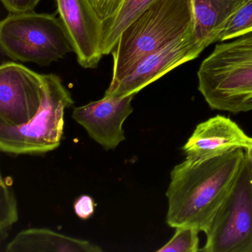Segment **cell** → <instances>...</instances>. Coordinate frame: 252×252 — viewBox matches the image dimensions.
<instances>
[{"label":"cell","instance_id":"12","mask_svg":"<svg viewBox=\"0 0 252 252\" xmlns=\"http://www.w3.org/2000/svg\"><path fill=\"white\" fill-rule=\"evenodd\" d=\"M88 240L60 234L49 228L23 230L7 245V252H102Z\"/></svg>","mask_w":252,"mask_h":252},{"label":"cell","instance_id":"3","mask_svg":"<svg viewBox=\"0 0 252 252\" xmlns=\"http://www.w3.org/2000/svg\"><path fill=\"white\" fill-rule=\"evenodd\" d=\"M199 92L213 110H252V32L215 46L197 70Z\"/></svg>","mask_w":252,"mask_h":252},{"label":"cell","instance_id":"21","mask_svg":"<svg viewBox=\"0 0 252 252\" xmlns=\"http://www.w3.org/2000/svg\"><path fill=\"white\" fill-rule=\"evenodd\" d=\"M246 151L252 162V146H251L249 148L246 149Z\"/></svg>","mask_w":252,"mask_h":252},{"label":"cell","instance_id":"5","mask_svg":"<svg viewBox=\"0 0 252 252\" xmlns=\"http://www.w3.org/2000/svg\"><path fill=\"white\" fill-rule=\"evenodd\" d=\"M44 97L36 116L26 125H0V150L14 156L43 155L57 150L64 133V112L74 101L57 75L42 74Z\"/></svg>","mask_w":252,"mask_h":252},{"label":"cell","instance_id":"1","mask_svg":"<svg viewBox=\"0 0 252 252\" xmlns=\"http://www.w3.org/2000/svg\"><path fill=\"white\" fill-rule=\"evenodd\" d=\"M244 156V149H240L201 163L185 160L176 165L166 192L168 225L206 231L229 193Z\"/></svg>","mask_w":252,"mask_h":252},{"label":"cell","instance_id":"2","mask_svg":"<svg viewBox=\"0 0 252 252\" xmlns=\"http://www.w3.org/2000/svg\"><path fill=\"white\" fill-rule=\"evenodd\" d=\"M194 29L191 0H157L121 34L113 51L110 85L120 82L142 59Z\"/></svg>","mask_w":252,"mask_h":252},{"label":"cell","instance_id":"17","mask_svg":"<svg viewBox=\"0 0 252 252\" xmlns=\"http://www.w3.org/2000/svg\"><path fill=\"white\" fill-rule=\"evenodd\" d=\"M200 232L192 226H181L175 228L173 237L158 252H197L199 249Z\"/></svg>","mask_w":252,"mask_h":252},{"label":"cell","instance_id":"16","mask_svg":"<svg viewBox=\"0 0 252 252\" xmlns=\"http://www.w3.org/2000/svg\"><path fill=\"white\" fill-rule=\"evenodd\" d=\"M250 32H252V0H243L218 36V42L231 40Z\"/></svg>","mask_w":252,"mask_h":252},{"label":"cell","instance_id":"20","mask_svg":"<svg viewBox=\"0 0 252 252\" xmlns=\"http://www.w3.org/2000/svg\"><path fill=\"white\" fill-rule=\"evenodd\" d=\"M74 211L80 219L88 220L94 215L95 211V202L88 195H82L75 201Z\"/></svg>","mask_w":252,"mask_h":252},{"label":"cell","instance_id":"7","mask_svg":"<svg viewBox=\"0 0 252 252\" xmlns=\"http://www.w3.org/2000/svg\"><path fill=\"white\" fill-rule=\"evenodd\" d=\"M42 74L14 62L0 66V125L29 123L43 101Z\"/></svg>","mask_w":252,"mask_h":252},{"label":"cell","instance_id":"10","mask_svg":"<svg viewBox=\"0 0 252 252\" xmlns=\"http://www.w3.org/2000/svg\"><path fill=\"white\" fill-rule=\"evenodd\" d=\"M134 96L104 95L98 101L75 107L72 117L104 150H114L126 139L123 125L133 112Z\"/></svg>","mask_w":252,"mask_h":252},{"label":"cell","instance_id":"13","mask_svg":"<svg viewBox=\"0 0 252 252\" xmlns=\"http://www.w3.org/2000/svg\"><path fill=\"white\" fill-rule=\"evenodd\" d=\"M243 0H191L193 36L203 49L218 42V36Z\"/></svg>","mask_w":252,"mask_h":252},{"label":"cell","instance_id":"15","mask_svg":"<svg viewBox=\"0 0 252 252\" xmlns=\"http://www.w3.org/2000/svg\"><path fill=\"white\" fill-rule=\"evenodd\" d=\"M10 177L0 178V240L8 237L10 230L19 219L17 199Z\"/></svg>","mask_w":252,"mask_h":252},{"label":"cell","instance_id":"6","mask_svg":"<svg viewBox=\"0 0 252 252\" xmlns=\"http://www.w3.org/2000/svg\"><path fill=\"white\" fill-rule=\"evenodd\" d=\"M204 252H252V162L246 150L227 197L204 231Z\"/></svg>","mask_w":252,"mask_h":252},{"label":"cell","instance_id":"8","mask_svg":"<svg viewBox=\"0 0 252 252\" xmlns=\"http://www.w3.org/2000/svg\"><path fill=\"white\" fill-rule=\"evenodd\" d=\"M203 51L194 39L193 31L186 33L142 59L120 82L110 85L104 95H135L173 69L195 60Z\"/></svg>","mask_w":252,"mask_h":252},{"label":"cell","instance_id":"14","mask_svg":"<svg viewBox=\"0 0 252 252\" xmlns=\"http://www.w3.org/2000/svg\"><path fill=\"white\" fill-rule=\"evenodd\" d=\"M157 0H124L116 14L104 22L103 32V55L113 53L118 40L124 31L146 8Z\"/></svg>","mask_w":252,"mask_h":252},{"label":"cell","instance_id":"4","mask_svg":"<svg viewBox=\"0 0 252 252\" xmlns=\"http://www.w3.org/2000/svg\"><path fill=\"white\" fill-rule=\"evenodd\" d=\"M0 47L11 60L48 66L74 52L68 33L54 14L10 13L0 23Z\"/></svg>","mask_w":252,"mask_h":252},{"label":"cell","instance_id":"19","mask_svg":"<svg viewBox=\"0 0 252 252\" xmlns=\"http://www.w3.org/2000/svg\"><path fill=\"white\" fill-rule=\"evenodd\" d=\"M41 0H1L5 9L12 14L32 12Z\"/></svg>","mask_w":252,"mask_h":252},{"label":"cell","instance_id":"18","mask_svg":"<svg viewBox=\"0 0 252 252\" xmlns=\"http://www.w3.org/2000/svg\"><path fill=\"white\" fill-rule=\"evenodd\" d=\"M103 21L111 18L122 5L124 0H91Z\"/></svg>","mask_w":252,"mask_h":252},{"label":"cell","instance_id":"11","mask_svg":"<svg viewBox=\"0 0 252 252\" xmlns=\"http://www.w3.org/2000/svg\"><path fill=\"white\" fill-rule=\"evenodd\" d=\"M252 146V138L231 119L218 115L199 124L183 147L186 160L201 163Z\"/></svg>","mask_w":252,"mask_h":252},{"label":"cell","instance_id":"9","mask_svg":"<svg viewBox=\"0 0 252 252\" xmlns=\"http://www.w3.org/2000/svg\"><path fill=\"white\" fill-rule=\"evenodd\" d=\"M57 12L84 68H96L102 58L104 21L91 0H56Z\"/></svg>","mask_w":252,"mask_h":252}]
</instances>
